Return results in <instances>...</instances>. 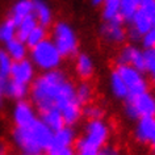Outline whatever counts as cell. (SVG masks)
Masks as SVG:
<instances>
[{"mask_svg":"<svg viewBox=\"0 0 155 155\" xmlns=\"http://www.w3.org/2000/svg\"><path fill=\"white\" fill-rule=\"evenodd\" d=\"M37 118V110L33 103L26 100H18L12 109V121L15 126H24Z\"/></svg>","mask_w":155,"mask_h":155,"instance_id":"cell-11","label":"cell"},{"mask_svg":"<svg viewBox=\"0 0 155 155\" xmlns=\"http://www.w3.org/2000/svg\"><path fill=\"white\" fill-rule=\"evenodd\" d=\"M51 41L55 44L63 58L76 55L79 51V38L68 22L58 21L54 24L51 30Z\"/></svg>","mask_w":155,"mask_h":155,"instance_id":"cell-6","label":"cell"},{"mask_svg":"<svg viewBox=\"0 0 155 155\" xmlns=\"http://www.w3.org/2000/svg\"><path fill=\"white\" fill-rule=\"evenodd\" d=\"M91 3H92V5H95V7H101L104 0H91Z\"/></svg>","mask_w":155,"mask_h":155,"instance_id":"cell-36","label":"cell"},{"mask_svg":"<svg viewBox=\"0 0 155 155\" xmlns=\"http://www.w3.org/2000/svg\"><path fill=\"white\" fill-rule=\"evenodd\" d=\"M110 137V126L105 120L96 118L88 120L84 134L76 141V150L79 149H90L95 151H100L107 146Z\"/></svg>","mask_w":155,"mask_h":155,"instance_id":"cell-4","label":"cell"},{"mask_svg":"<svg viewBox=\"0 0 155 155\" xmlns=\"http://www.w3.org/2000/svg\"><path fill=\"white\" fill-rule=\"evenodd\" d=\"M75 71L76 75L83 80H88L94 76L95 74V62L87 53L76 54L75 59Z\"/></svg>","mask_w":155,"mask_h":155,"instance_id":"cell-16","label":"cell"},{"mask_svg":"<svg viewBox=\"0 0 155 155\" xmlns=\"http://www.w3.org/2000/svg\"><path fill=\"white\" fill-rule=\"evenodd\" d=\"M76 142V133L72 126L64 125L53 131L51 147H72Z\"/></svg>","mask_w":155,"mask_h":155,"instance_id":"cell-15","label":"cell"},{"mask_svg":"<svg viewBox=\"0 0 155 155\" xmlns=\"http://www.w3.org/2000/svg\"><path fill=\"white\" fill-rule=\"evenodd\" d=\"M151 149H153V151H154V153H155V135H154V138L153 139H151Z\"/></svg>","mask_w":155,"mask_h":155,"instance_id":"cell-38","label":"cell"},{"mask_svg":"<svg viewBox=\"0 0 155 155\" xmlns=\"http://www.w3.org/2000/svg\"><path fill=\"white\" fill-rule=\"evenodd\" d=\"M141 42L143 45V49L145 48H155V22L153 24V26H151V28L142 36Z\"/></svg>","mask_w":155,"mask_h":155,"instance_id":"cell-31","label":"cell"},{"mask_svg":"<svg viewBox=\"0 0 155 155\" xmlns=\"http://www.w3.org/2000/svg\"><path fill=\"white\" fill-rule=\"evenodd\" d=\"M40 113H41L40 114V120L51 131H55L58 129H61L62 126L66 125L61 110L58 109V108H55V107H51V108H48V109L40 110Z\"/></svg>","mask_w":155,"mask_h":155,"instance_id":"cell-17","label":"cell"},{"mask_svg":"<svg viewBox=\"0 0 155 155\" xmlns=\"http://www.w3.org/2000/svg\"><path fill=\"white\" fill-rule=\"evenodd\" d=\"M124 113L127 118L134 121L141 117L155 116V96L149 91L130 95L127 99H125Z\"/></svg>","mask_w":155,"mask_h":155,"instance_id":"cell-7","label":"cell"},{"mask_svg":"<svg viewBox=\"0 0 155 155\" xmlns=\"http://www.w3.org/2000/svg\"><path fill=\"white\" fill-rule=\"evenodd\" d=\"M97 155H121L120 154V151L117 149H114V147H103L101 150L97 153Z\"/></svg>","mask_w":155,"mask_h":155,"instance_id":"cell-34","label":"cell"},{"mask_svg":"<svg viewBox=\"0 0 155 155\" xmlns=\"http://www.w3.org/2000/svg\"><path fill=\"white\" fill-rule=\"evenodd\" d=\"M100 8H101V17L104 21L121 18V16H120L121 0H104Z\"/></svg>","mask_w":155,"mask_h":155,"instance_id":"cell-22","label":"cell"},{"mask_svg":"<svg viewBox=\"0 0 155 155\" xmlns=\"http://www.w3.org/2000/svg\"><path fill=\"white\" fill-rule=\"evenodd\" d=\"M48 153V155H76L72 147H51Z\"/></svg>","mask_w":155,"mask_h":155,"instance_id":"cell-33","label":"cell"},{"mask_svg":"<svg viewBox=\"0 0 155 155\" xmlns=\"http://www.w3.org/2000/svg\"><path fill=\"white\" fill-rule=\"evenodd\" d=\"M141 0H121V8H120V16L124 22H129L130 18L137 12Z\"/></svg>","mask_w":155,"mask_h":155,"instance_id":"cell-26","label":"cell"},{"mask_svg":"<svg viewBox=\"0 0 155 155\" xmlns=\"http://www.w3.org/2000/svg\"><path fill=\"white\" fill-rule=\"evenodd\" d=\"M38 25L37 20L34 18L33 15H30V16L22 18V20L17 24V33H16V37L20 38V40L25 41V38L29 36V33L32 32V30L36 28Z\"/></svg>","mask_w":155,"mask_h":155,"instance_id":"cell-25","label":"cell"},{"mask_svg":"<svg viewBox=\"0 0 155 155\" xmlns=\"http://www.w3.org/2000/svg\"><path fill=\"white\" fill-rule=\"evenodd\" d=\"M143 61H145V72H155V48L143 49Z\"/></svg>","mask_w":155,"mask_h":155,"instance_id":"cell-29","label":"cell"},{"mask_svg":"<svg viewBox=\"0 0 155 155\" xmlns=\"http://www.w3.org/2000/svg\"><path fill=\"white\" fill-rule=\"evenodd\" d=\"M109 90H110V94L113 95V97L118 100H125L129 97L127 87L125 86L122 78L120 76V74L117 72L116 68L110 72V76H109Z\"/></svg>","mask_w":155,"mask_h":155,"instance_id":"cell-20","label":"cell"},{"mask_svg":"<svg viewBox=\"0 0 155 155\" xmlns=\"http://www.w3.org/2000/svg\"><path fill=\"white\" fill-rule=\"evenodd\" d=\"M9 76L0 75V105H3L7 99V88H8Z\"/></svg>","mask_w":155,"mask_h":155,"instance_id":"cell-32","label":"cell"},{"mask_svg":"<svg viewBox=\"0 0 155 155\" xmlns=\"http://www.w3.org/2000/svg\"><path fill=\"white\" fill-rule=\"evenodd\" d=\"M13 64V59L9 57L4 48H0V75L9 76L11 68Z\"/></svg>","mask_w":155,"mask_h":155,"instance_id":"cell-28","label":"cell"},{"mask_svg":"<svg viewBox=\"0 0 155 155\" xmlns=\"http://www.w3.org/2000/svg\"><path fill=\"white\" fill-rule=\"evenodd\" d=\"M155 22V0H141L139 7L134 16L130 18L129 36L133 41L141 40L142 36L149 30Z\"/></svg>","mask_w":155,"mask_h":155,"instance_id":"cell-5","label":"cell"},{"mask_svg":"<svg viewBox=\"0 0 155 155\" xmlns=\"http://www.w3.org/2000/svg\"><path fill=\"white\" fill-rule=\"evenodd\" d=\"M36 71L37 68L34 67L33 62L28 59V58H25V59L13 62L12 68H11L9 72V79L26 84V86H30L33 83V80L36 79Z\"/></svg>","mask_w":155,"mask_h":155,"instance_id":"cell-10","label":"cell"},{"mask_svg":"<svg viewBox=\"0 0 155 155\" xmlns=\"http://www.w3.org/2000/svg\"><path fill=\"white\" fill-rule=\"evenodd\" d=\"M33 13V0H16L9 11V17L18 24L22 18Z\"/></svg>","mask_w":155,"mask_h":155,"instance_id":"cell-18","label":"cell"},{"mask_svg":"<svg viewBox=\"0 0 155 155\" xmlns=\"http://www.w3.org/2000/svg\"><path fill=\"white\" fill-rule=\"evenodd\" d=\"M118 63L129 64L145 72V61H143V50L135 45H126L118 54Z\"/></svg>","mask_w":155,"mask_h":155,"instance_id":"cell-12","label":"cell"},{"mask_svg":"<svg viewBox=\"0 0 155 155\" xmlns=\"http://www.w3.org/2000/svg\"><path fill=\"white\" fill-rule=\"evenodd\" d=\"M116 70L120 74V76L122 78L125 86L127 87L129 96L149 91V80H147L143 71L133 67V66L121 64V63H118Z\"/></svg>","mask_w":155,"mask_h":155,"instance_id":"cell-8","label":"cell"},{"mask_svg":"<svg viewBox=\"0 0 155 155\" xmlns=\"http://www.w3.org/2000/svg\"><path fill=\"white\" fill-rule=\"evenodd\" d=\"M33 16L42 26H50L54 21V13L51 7L46 0H33Z\"/></svg>","mask_w":155,"mask_h":155,"instance_id":"cell-14","label":"cell"},{"mask_svg":"<svg viewBox=\"0 0 155 155\" xmlns=\"http://www.w3.org/2000/svg\"><path fill=\"white\" fill-rule=\"evenodd\" d=\"M134 137L139 143H150L155 135V116L141 117L135 120Z\"/></svg>","mask_w":155,"mask_h":155,"instance_id":"cell-13","label":"cell"},{"mask_svg":"<svg viewBox=\"0 0 155 155\" xmlns=\"http://www.w3.org/2000/svg\"><path fill=\"white\" fill-rule=\"evenodd\" d=\"M100 34L109 44L120 45L124 44L127 38V32L125 29V22L122 18L104 21L100 26Z\"/></svg>","mask_w":155,"mask_h":155,"instance_id":"cell-9","label":"cell"},{"mask_svg":"<svg viewBox=\"0 0 155 155\" xmlns=\"http://www.w3.org/2000/svg\"><path fill=\"white\" fill-rule=\"evenodd\" d=\"M17 33V24L9 16L0 21V44L5 45L7 42L13 40Z\"/></svg>","mask_w":155,"mask_h":155,"instance_id":"cell-23","label":"cell"},{"mask_svg":"<svg viewBox=\"0 0 155 155\" xmlns=\"http://www.w3.org/2000/svg\"><path fill=\"white\" fill-rule=\"evenodd\" d=\"M99 151L90 150V149H79L76 150V155H97Z\"/></svg>","mask_w":155,"mask_h":155,"instance_id":"cell-35","label":"cell"},{"mask_svg":"<svg viewBox=\"0 0 155 155\" xmlns=\"http://www.w3.org/2000/svg\"><path fill=\"white\" fill-rule=\"evenodd\" d=\"M29 59L33 62L34 67L41 72L58 70L63 62V55L58 50L51 38H45L40 44L29 49Z\"/></svg>","mask_w":155,"mask_h":155,"instance_id":"cell-3","label":"cell"},{"mask_svg":"<svg viewBox=\"0 0 155 155\" xmlns=\"http://www.w3.org/2000/svg\"><path fill=\"white\" fill-rule=\"evenodd\" d=\"M45 38H48V28L38 24L32 32L29 33V36L25 38V44L28 45V48H33L37 44H40L41 41H44Z\"/></svg>","mask_w":155,"mask_h":155,"instance_id":"cell-27","label":"cell"},{"mask_svg":"<svg viewBox=\"0 0 155 155\" xmlns=\"http://www.w3.org/2000/svg\"><path fill=\"white\" fill-rule=\"evenodd\" d=\"M83 114L86 116L88 120H96V118H103L104 110L103 108L97 105V104H91L88 103L83 105Z\"/></svg>","mask_w":155,"mask_h":155,"instance_id":"cell-30","label":"cell"},{"mask_svg":"<svg viewBox=\"0 0 155 155\" xmlns=\"http://www.w3.org/2000/svg\"><path fill=\"white\" fill-rule=\"evenodd\" d=\"M12 141L22 154H41L51 149L53 131L36 118L28 125L15 127Z\"/></svg>","mask_w":155,"mask_h":155,"instance_id":"cell-2","label":"cell"},{"mask_svg":"<svg viewBox=\"0 0 155 155\" xmlns=\"http://www.w3.org/2000/svg\"><path fill=\"white\" fill-rule=\"evenodd\" d=\"M28 95H29V86L9 79L8 88H7V99H11L13 101H18V100L26 99Z\"/></svg>","mask_w":155,"mask_h":155,"instance_id":"cell-21","label":"cell"},{"mask_svg":"<svg viewBox=\"0 0 155 155\" xmlns=\"http://www.w3.org/2000/svg\"><path fill=\"white\" fill-rule=\"evenodd\" d=\"M0 155H8V153H7V149L4 146L0 145Z\"/></svg>","mask_w":155,"mask_h":155,"instance_id":"cell-37","label":"cell"},{"mask_svg":"<svg viewBox=\"0 0 155 155\" xmlns=\"http://www.w3.org/2000/svg\"><path fill=\"white\" fill-rule=\"evenodd\" d=\"M75 96L82 105H86V104L92 101V97H94V87L91 86L88 82H82L79 83L75 87Z\"/></svg>","mask_w":155,"mask_h":155,"instance_id":"cell-24","label":"cell"},{"mask_svg":"<svg viewBox=\"0 0 155 155\" xmlns=\"http://www.w3.org/2000/svg\"><path fill=\"white\" fill-rule=\"evenodd\" d=\"M29 95L38 110L51 107L62 109L66 104L76 99L75 86L59 68L41 72V75L36 76L29 86Z\"/></svg>","mask_w":155,"mask_h":155,"instance_id":"cell-1","label":"cell"},{"mask_svg":"<svg viewBox=\"0 0 155 155\" xmlns=\"http://www.w3.org/2000/svg\"><path fill=\"white\" fill-rule=\"evenodd\" d=\"M150 76H151V83H153V86L155 87V72L150 74Z\"/></svg>","mask_w":155,"mask_h":155,"instance_id":"cell-39","label":"cell"},{"mask_svg":"<svg viewBox=\"0 0 155 155\" xmlns=\"http://www.w3.org/2000/svg\"><path fill=\"white\" fill-rule=\"evenodd\" d=\"M22 155H46L45 153H41V154H22Z\"/></svg>","mask_w":155,"mask_h":155,"instance_id":"cell-40","label":"cell"},{"mask_svg":"<svg viewBox=\"0 0 155 155\" xmlns=\"http://www.w3.org/2000/svg\"><path fill=\"white\" fill-rule=\"evenodd\" d=\"M4 49L7 50V53L9 54V57L13 59V62L25 59V58H28V55H29L28 45L25 44V41H22L17 37H15L13 40L7 42L4 45Z\"/></svg>","mask_w":155,"mask_h":155,"instance_id":"cell-19","label":"cell"}]
</instances>
